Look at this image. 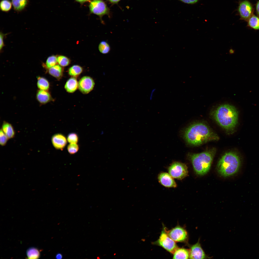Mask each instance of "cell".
I'll return each instance as SVG.
<instances>
[{"label":"cell","mask_w":259,"mask_h":259,"mask_svg":"<svg viewBox=\"0 0 259 259\" xmlns=\"http://www.w3.org/2000/svg\"><path fill=\"white\" fill-rule=\"evenodd\" d=\"M184 137L188 144L194 146L219 139L216 134L207 125L201 123H195L189 126L185 131Z\"/></svg>","instance_id":"1"},{"label":"cell","mask_w":259,"mask_h":259,"mask_svg":"<svg viewBox=\"0 0 259 259\" xmlns=\"http://www.w3.org/2000/svg\"><path fill=\"white\" fill-rule=\"evenodd\" d=\"M212 113L219 125L226 130H232L237 123L238 112L233 106L229 104L221 105L214 110Z\"/></svg>","instance_id":"2"},{"label":"cell","mask_w":259,"mask_h":259,"mask_svg":"<svg viewBox=\"0 0 259 259\" xmlns=\"http://www.w3.org/2000/svg\"><path fill=\"white\" fill-rule=\"evenodd\" d=\"M240 158L233 152L225 153L219 160L217 165L218 173L224 177L232 176L237 173L241 166Z\"/></svg>","instance_id":"3"},{"label":"cell","mask_w":259,"mask_h":259,"mask_svg":"<svg viewBox=\"0 0 259 259\" xmlns=\"http://www.w3.org/2000/svg\"><path fill=\"white\" fill-rule=\"evenodd\" d=\"M215 153V150L189 155L194 170L198 175H203L210 169Z\"/></svg>","instance_id":"4"},{"label":"cell","mask_w":259,"mask_h":259,"mask_svg":"<svg viewBox=\"0 0 259 259\" xmlns=\"http://www.w3.org/2000/svg\"><path fill=\"white\" fill-rule=\"evenodd\" d=\"M169 173L174 178L182 180L188 175L187 167L184 164L179 162L172 163L169 167Z\"/></svg>","instance_id":"5"},{"label":"cell","mask_w":259,"mask_h":259,"mask_svg":"<svg viewBox=\"0 0 259 259\" xmlns=\"http://www.w3.org/2000/svg\"><path fill=\"white\" fill-rule=\"evenodd\" d=\"M154 244L172 254L178 248L175 241L168 236L165 229L162 231L159 238Z\"/></svg>","instance_id":"6"},{"label":"cell","mask_w":259,"mask_h":259,"mask_svg":"<svg viewBox=\"0 0 259 259\" xmlns=\"http://www.w3.org/2000/svg\"><path fill=\"white\" fill-rule=\"evenodd\" d=\"M91 13L96 14L100 18L105 15H108L109 10L106 4L101 0H92L89 5Z\"/></svg>","instance_id":"7"},{"label":"cell","mask_w":259,"mask_h":259,"mask_svg":"<svg viewBox=\"0 0 259 259\" xmlns=\"http://www.w3.org/2000/svg\"><path fill=\"white\" fill-rule=\"evenodd\" d=\"M165 229L168 236L175 242H183L187 238L186 231L180 226H176L168 231Z\"/></svg>","instance_id":"8"},{"label":"cell","mask_w":259,"mask_h":259,"mask_svg":"<svg viewBox=\"0 0 259 259\" xmlns=\"http://www.w3.org/2000/svg\"><path fill=\"white\" fill-rule=\"evenodd\" d=\"M238 10L240 19L247 21L251 16L253 8L249 2L244 0L239 2Z\"/></svg>","instance_id":"9"},{"label":"cell","mask_w":259,"mask_h":259,"mask_svg":"<svg viewBox=\"0 0 259 259\" xmlns=\"http://www.w3.org/2000/svg\"><path fill=\"white\" fill-rule=\"evenodd\" d=\"M95 83L91 77L85 76L82 77L78 82V88L82 93L87 94L93 89Z\"/></svg>","instance_id":"10"},{"label":"cell","mask_w":259,"mask_h":259,"mask_svg":"<svg viewBox=\"0 0 259 259\" xmlns=\"http://www.w3.org/2000/svg\"><path fill=\"white\" fill-rule=\"evenodd\" d=\"M158 179L159 182L165 187L175 188L177 187L176 182L169 173L165 172L160 173L158 175Z\"/></svg>","instance_id":"11"},{"label":"cell","mask_w":259,"mask_h":259,"mask_svg":"<svg viewBox=\"0 0 259 259\" xmlns=\"http://www.w3.org/2000/svg\"><path fill=\"white\" fill-rule=\"evenodd\" d=\"M206 254L202 248L199 240L191 247L189 251V258L190 259H204L206 258Z\"/></svg>","instance_id":"12"},{"label":"cell","mask_w":259,"mask_h":259,"mask_svg":"<svg viewBox=\"0 0 259 259\" xmlns=\"http://www.w3.org/2000/svg\"><path fill=\"white\" fill-rule=\"evenodd\" d=\"M51 141L54 147L57 149L60 150H62L65 147L67 142L65 136L60 134H56L53 135Z\"/></svg>","instance_id":"13"},{"label":"cell","mask_w":259,"mask_h":259,"mask_svg":"<svg viewBox=\"0 0 259 259\" xmlns=\"http://www.w3.org/2000/svg\"><path fill=\"white\" fill-rule=\"evenodd\" d=\"M36 98L38 102L42 104L48 103L51 99V95L47 91L41 90H39L37 92Z\"/></svg>","instance_id":"14"},{"label":"cell","mask_w":259,"mask_h":259,"mask_svg":"<svg viewBox=\"0 0 259 259\" xmlns=\"http://www.w3.org/2000/svg\"><path fill=\"white\" fill-rule=\"evenodd\" d=\"M14 10L20 12L24 10L28 6L29 0H11Z\"/></svg>","instance_id":"15"},{"label":"cell","mask_w":259,"mask_h":259,"mask_svg":"<svg viewBox=\"0 0 259 259\" xmlns=\"http://www.w3.org/2000/svg\"><path fill=\"white\" fill-rule=\"evenodd\" d=\"M9 139L15 136V132L12 125L6 121H3L1 128Z\"/></svg>","instance_id":"16"},{"label":"cell","mask_w":259,"mask_h":259,"mask_svg":"<svg viewBox=\"0 0 259 259\" xmlns=\"http://www.w3.org/2000/svg\"><path fill=\"white\" fill-rule=\"evenodd\" d=\"M78 88V82L76 79L72 77L69 79L66 82L65 88L68 92L72 93L75 91Z\"/></svg>","instance_id":"17"},{"label":"cell","mask_w":259,"mask_h":259,"mask_svg":"<svg viewBox=\"0 0 259 259\" xmlns=\"http://www.w3.org/2000/svg\"><path fill=\"white\" fill-rule=\"evenodd\" d=\"M173 254V259H188L189 258V251L183 248H178Z\"/></svg>","instance_id":"18"},{"label":"cell","mask_w":259,"mask_h":259,"mask_svg":"<svg viewBox=\"0 0 259 259\" xmlns=\"http://www.w3.org/2000/svg\"><path fill=\"white\" fill-rule=\"evenodd\" d=\"M49 74L52 76L57 78L62 77L63 73V69L60 65H56L48 69Z\"/></svg>","instance_id":"19"},{"label":"cell","mask_w":259,"mask_h":259,"mask_svg":"<svg viewBox=\"0 0 259 259\" xmlns=\"http://www.w3.org/2000/svg\"><path fill=\"white\" fill-rule=\"evenodd\" d=\"M37 85L38 88L41 90L47 91L49 88V83L48 80L42 77H37Z\"/></svg>","instance_id":"20"},{"label":"cell","mask_w":259,"mask_h":259,"mask_svg":"<svg viewBox=\"0 0 259 259\" xmlns=\"http://www.w3.org/2000/svg\"><path fill=\"white\" fill-rule=\"evenodd\" d=\"M247 26L255 30H259V18L257 16H252L247 21Z\"/></svg>","instance_id":"21"},{"label":"cell","mask_w":259,"mask_h":259,"mask_svg":"<svg viewBox=\"0 0 259 259\" xmlns=\"http://www.w3.org/2000/svg\"><path fill=\"white\" fill-rule=\"evenodd\" d=\"M27 258L29 259H38L40 255V252L39 250L34 247L29 248L26 251Z\"/></svg>","instance_id":"22"},{"label":"cell","mask_w":259,"mask_h":259,"mask_svg":"<svg viewBox=\"0 0 259 259\" xmlns=\"http://www.w3.org/2000/svg\"><path fill=\"white\" fill-rule=\"evenodd\" d=\"M12 4L9 0H1L0 2V9L2 12H8L11 9Z\"/></svg>","instance_id":"23"},{"label":"cell","mask_w":259,"mask_h":259,"mask_svg":"<svg viewBox=\"0 0 259 259\" xmlns=\"http://www.w3.org/2000/svg\"><path fill=\"white\" fill-rule=\"evenodd\" d=\"M82 68L78 65H74L71 67L68 70V73L71 76L76 77L78 76L82 72Z\"/></svg>","instance_id":"24"},{"label":"cell","mask_w":259,"mask_h":259,"mask_svg":"<svg viewBox=\"0 0 259 259\" xmlns=\"http://www.w3.org/2000/svg\"><path fill=\"white\" fill-rule=\"evenodd\" d=\"M98 49L100 52L103 54H107L110 51L111 48L110 45L106 41H101L98 46Z\"/></svg>","instance_id":"25"},{"label":"cell","mask_w":259,"mask_h":259,"mask_svg":"<svg viewBox=\"0 0 259 259\" xmlns=\"http://www.w3.org/2000/svg\"><path fill=\"white\" fill-rule=\"evenodd\" d=\"M57 57L56 55H53L48 57L47 58L45 66L46 67L47 69H49L57 65Z\"/></svg>","instance_id":"26"},{"label":"cell","mask_w":259,"mask_h":259,"mask_svg":"<svg viewBox=\"0 0 259 259\" xmlns=\"http://www.w3.org/2000/svg\"><path fill=\"white\" fill-rule=\"evenodd\" d=\"M58 63L61 66H65L70 63V61L67 57L63 55H59L57 57Z\"/></svg>","instance_id":"27"},{"label":"cell","mask_w":259,"mask_h":259,"mask_svg":"<svg viewBox=\"0 0 259 259\" xmlns=\"http://www.w3.org/2000/svg\"><path fill=\"white\" fill-rule=\"evenodd\" d=\"M67 140L70 143H77L78 141V138L76 134L72 133L68 135Z\"/></svg>","instance_id":"28"},{"label":"cell","mask_w":259,"mask_h":259,"mask_svg":"<svg viewBox=\"0 0 259 259\" xmlns=\"http://www.w3.org/2000/svg\"><path fill=\"white\" fill-rule=\"evenodd\" d=\"M78 145L77 143H70L67 147L68 151L71 154H73L76 153L79 150Z\"/></svg>","instance_id":"29"},{"label":"cell","mask_w":259,"mask_h":259,"mask_svg":"<svg viewBox=\"0 0 259 259\" xmlns=\"http://www.w3.org/2000/svg\"><path fill=\"white\" fill-rule=\"evenodd\" d=\"M9 139L1 128L0 131V144L2 146H5Z\"/></svg>","instance_id":"30"},{"label":"cell","mask_w":259,"mask_h":259,"mask_svg":"<svg viewBox=\"0 0 259 259\" xmlns=\"http://www.w3.org/2000/svg\"><path fill=\"white\" fill-rule=\"evenodd\" d=\"M6 35V34H4L0 32V50H1L3 47L4 46V44L3 41L4 37Z\"/></svg>","instance_id":"31"},{"label":"cell","mask_w":259,"mask_h":259,"mask_svg":"<svg viewBox=\"0 0 259 259\" xmlns=\"http://www.w3.org/2000/svg\"><path fill=\"white\" fill-rule=\"evenodd\" d=\"M182 1L185 3L192 4L197 2L198 0H180Z\"/></svg>","instance_id":"32"},{"label":"cell","mask_w":259,"mask_h":259,"mask_svg":"<svg viewBox=\"0 0 259 259\" xmlns=\"http://www.w3.org/2000/svg\"><path fill=\"white\" fill-rule=\"evenodd\" d=\"M256 12L259 17V0L257 2L256 5Z\"/></svg>","instance_id":"33"},{"label":"cell","mask_w":259,"mask_h":259,"mask_svg":"<svg viewBox=\"0 0 259 259\" xmlns=\"http://www.w3.org/2000/svg\"><path fill=\"white\" fill-rule=\"evenodd\" d=\"M89 0H75L76 1L82 4L89 1Z\"/></svg>","instance_id":"34"},{"label":"cell","mask_w":259,"mask_h":259,"mask_svg":"<svg viewBox=\"0 0 259 259\" xmlns=\"http://www.w3.org/2000/svg\"><path fill=\"white\" fill-rule=\"evenodd\" d=\"M62 254L60 253H58L56 255V258L57 259H60L62 258Z\"/></svg>","instance_id":"35"},{"label":"cell","mask_w":259,"mask_h":259,"mask_svg":"<svg viewBox=\"0 0 259 259\" xmlns=\"http://www.w3.org/2000/svg\"><path fill=\"white\" fill-rule=\"evenodd\" d=\"M111 3L115 4L117 3L120 0H108Z\"/></svg>","instance_id":"36"},{"label":"cell","mask_w":259,"mask_h":259,"mask_svg":"<svg viewBox=\"0 0 259 259\" xmlns=\"http://www.w3.org/2000/svg\"><path fill=\"white\" fill-rule=\"evenodd\" d=\"M234 50L232 49L231 48L229 50V53L230 54H233L234 53Z\"/></svg>","instance_id":"37"},{"label":"cell","mask_w":259,"mask_h":259,"mask_svg":"<svg viewBox=\"0 0 259 259\" xmlns=\"http://www.w3.org/2000/svg\"><path fill=\"white\" fill-rule=\"evenodd\" d=\"M116 253H114V255H116Z\"/></svg>","instance_id":"38"}]
</instances>
